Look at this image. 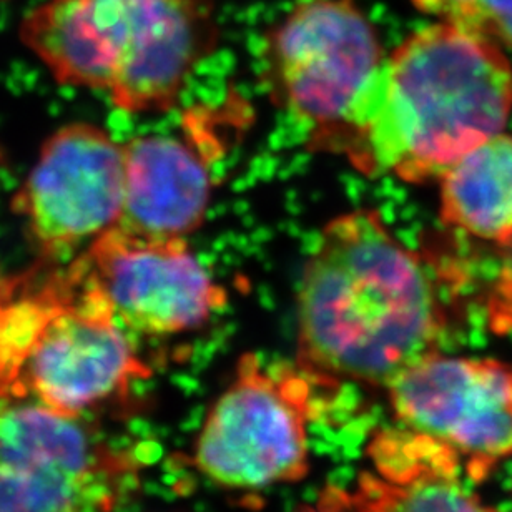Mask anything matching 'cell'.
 Returning a JSON list of instances; mask_svg holds the SVG:
<instances>
[{
    "label": "cell",
    "instance_id": "cell-1",
    "mask_svg": "<svg viewBox=\"0 0 512 512\" xmlns=\"http://www.w3.org/2000/svg\"><path fill=\"white\" fill-rule=\"evenodd\" d=\"M296 366L311 380L388 386L439 351L446 315L418 253L380 213L328 222L301 275Z\"/></svg>",
    "mask_w": 512,
    "mask_h": 512
},
{
    "label": "cell",
    "instance_id": "cell-2",
    "mask_svg": "<svg viewBox=\"0 0 512 512\" xmlns=\"http://www.w3.org/2000/svg\"><path fill=\"white\" fill-rule=\"evenodd\" d=\"M511 114L503 47L438 20L386 55L328 150L366 175L421 185L504 132Z\"/></svg>",
    "mask_w": 512,
    "mask_h": 512
},
{
    "label": "cell",
    "instance_id": "cell-3",
    "mask_svg": "<svg viewBox=\"0 0 512 512\" xmlns=\"http://www.w3.org/2000/svg\"><path fill=\"white\" fill-rule=\"evenodd\" d=\"M218 34L213 0H47L20 22L59 84L100 90L127 114L175 107Z\"/></svg>",
    "mask_w": 512,
    "mask_h": 512
},
{
    "label": "cell",
    "instance_id": "cell-4",
    "mask_svg": "<svg viewBox=\"0 0 512 512\" xmlns=\"http://www.w3.org/2000/svg\"><path fill=\"white\" fill-rule=\"evenodd\" d=\"M75 258L0 280V398L80 418L150 375Z\"/></svg>",
    "mask_w": 512,
    "mask_h": 512
},
{
    "label": "cell",
    "instance_id": "cell-5",
    "mask_svg": "<svg viewBox=\"0 0 512 512\" xmlns=\"http://www.w3.org/2000/svg\"><path fill=\"white\" fill-rule=\"evenodd\" d=\"M383 44L358 0H305L263 40L266 79L280 105L328 150L383 65Z\"/></svg>",
    "mask_w": 512,
    "mask_h": 512
},
{
    "label": "cell",
    "instance_id": "cell-6",
    "mask_svg": "<svg viewBox=\"0 0 512 512\" xmlns=\"http://www.w3.org/2000/svg\"><path fill=\"white\" fill-rule=\"evenodd\" d=\"M310 399L311 378L298 366L266 368L260 356L245 353L195 441L198 471L227 489H263L306 478Z\"/></svg>",
    "mask_w": 512,
    "mask_h": 512
},
{
    "label": "cell",
    "instance_id": "cell-7",
    "mask_svg": "<svg viewBox=\"0 0 512 512\" xmlns=\"http://www.w3.org/2000/svg\"><path fill=\"white\" fill-rule=\"evenodd\" d=\"M403 428L443 444L483 483L512 456V365L433 353L386 386Z\"/></svg>",
    "mask_w": 512,
    "mask_h": 512
},
{
    "label": "cell",
    "instance_id": "cell-8",
    "mask_svg": "<svg viewBox=\"0 0 512 512\" xmlns=\"http://www.w3.org/2000/svg\"><path fill=\"white\" fill-rule=\"evenodd\" d=\"M122 466L80 418L0 398V512H102Z\"/></svg>",
    "mask_w": 512,
    "mask_h": 512
},
{
    "label": "cell",
    "instance_id": "cell-9",
    "mask_svg": "<svg viewBox=\"0 0 512 512\" xmlns=\"http://www.w3.org/2000/svg\"><path fill=\"white\" fill-rule=\"evenodd\" d=\"M124 197L125 145L75 122L47 138L12 205L40 255L59 261L115 227Z\"/></svg>",
    "mask_w": 512,
    "mask_h": 512
},
{
    "label": "cell",
    "instance_id": "cell-10",
    "mask_svg": "<svg viewBox=\"0 0 512 512\" xmlns=\"http://www.w3.org/2000/svg\"><path fill=\"white\" fill-rule=\"evenodd\" d=\"M75 261L120 325L138 335L197 330L227 305V290L193 255L187 238L142 237L115 225Z\"/></svg>",
    "mask_w": 512,
    "mask_h": 512
},
{
    "label": "cell",
    "instance_id": "cell-11",
    "mask_svg": "<svg viewBox=\"0 0 512 512\" xmlns=\"http://www.w3.org/2000/svg\"><path fill=\"white\" fill-rule=\"evenodd\" d=\"M212 177L192 142L145 135L125 143L124 208L117 227L152 238H187L207 218Z\"/></svg>",
    "mask_w": 512,
    "mask_h": 512
},
{
    "label": "cell",
    "instance_id": "cell-12",
    "mask_svg": "<svg viewBox=\"0 0 512 512\" xmlns=\"http://www.w3.org/2000/svg\"><path fill=\"white\" fill-rule=\"evenodd\" d=\"M370 456L375 473H361L351 491L356 512H501L464 486L459 459L424 434L383 431Z\"/></svg>",
    "mask_w": 512,
    "mask_h": 512
},
{
    "label": "cell",
    "instance_id": "cell-13",
    "mask_svg": "<svg viewBox=\"0 0 512 512\" xmlns=\"http://www.w3.org/2000/svg\"><path fill=\"white\" fill-rule=\"evenodd\" d=\"M438 182L443 223L483 242L511 245V133L501 132L479 143Z\"/></svg>",
    "mask_w": 512,
    "mask_h": 512
},
{
    "label": "cell",
    "instance_id": "cell-14",
    "mask_svg": "<svg viewBox=\"0 0 512 512\" xmlns=\"http://www.w3.org/2000/svg\"><path fill=\"white\" fill-rule=\"evenodd\" d=\"M438 20L512 49V0H413Z\"/></svg>",
    "mask_w": 512,
    "mask_h": 512
},
{
    "label": "cell",
    "instance_id": "cell-15",
    "mask_svg": "<svg viewBox=\"0 0 512 512\" xmlns=\"http://www.w3.org/2000/svg\"><path fill=\"white\" fill-rule=\"evenodd\" d=\"M295 512H356V506L351 491L338 486H328L315 504Z\"/></svg>",
    "mask_w": 512,
    "mask_h": 512
}]
</instances>
